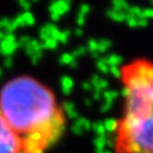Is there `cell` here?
Masks as SVG:
<instances>
[{
    "label": "cell",
    "mask_w": 153,
    "mask_h": 153,
    "mask_svg": "<svg viewBox=\"0 0 153 153\" xmlns=\"http://www.w3.org/2000/svg\"><path fill=\"white\" fill-rule=\"evenodd\" d=\"M124 92L116 123V153H153V60L134 59L121 69Z\"/></svg>",
    "instance_id": "obj_2"
},
{
    "label": "cell",
    "mask_w": 153,
    "mask_h": 153,
    "mask_svg": "<svg viewBox=\"0 0 153 153\" xmlns=\"http://www.w3.org/2000/svg\"><path fill=\"white\" fill-rule=\"evenodd\" d=\"M0 153H23L19 140L1 114H0Z\"/></svg>",
    "instance_id": "obj_3"
},
{
    "label": "cell",
    "mask_w": 153,
    "mask_h": 153,
    "mask_svg": "<svg viewBox=\"0 0 153 153\" xmlns=\"http://www.w3.org/2000/svg\"><path fill=\"white\" fill-rule=\"evenodd\" d=\"M0 114L23 153H46L63 136L66 116L50 87L31 76H17L0 89Z\"/></svg>",
    "instance_id": "obj_1"
}]
</instances>
